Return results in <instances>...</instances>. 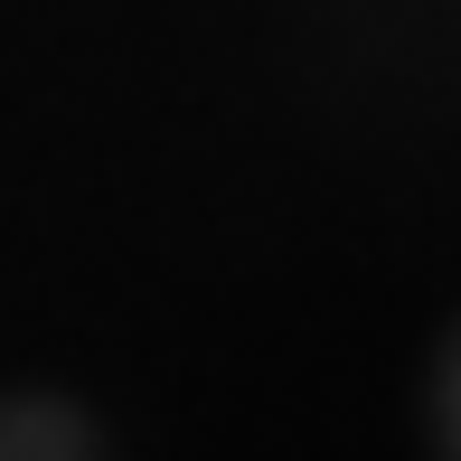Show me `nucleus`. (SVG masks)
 I'll return each mask as SVG.
<instances>
[{"mask_svg": "<svg viewBox=\"0 0 461 461\" xmlns=\"http://www.w3.org/2000/svg\"><path fill=\"white\" fill-rule=\"evenodd\" d=\"M104 452L95 414L67 395H0V461H86Z\"/></svg>", "mask_w": 461, "mask_h": 461, "instance_id": "obj_1", "label": "nucleus"}]
</instances>
